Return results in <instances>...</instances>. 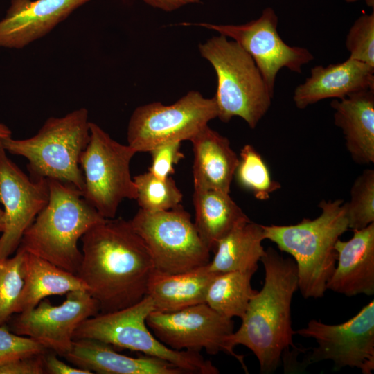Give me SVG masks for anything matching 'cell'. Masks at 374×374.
I'll return each instance as SVG.
<instances>
[{
    "instance_id": "obj_38",
    "label": "cell",
    "mask_w": 374,
    "mask_h": 374,
    "mask_svg": "<svg viewBox=\"0 0 374 374\" xmlns=\"http://www.w3.org/2000/svg\"><path fill=\"white\" fill-rule=\"evenodd\" d=\"M5 229V214L3 209L0 208V233H3Z\"/></svg>"
},
{
    "instance_id": "obj_37",
    "label": "cell",
    "mask_w": 374,
    "mask_h": 374,
    "mask_svg": "<svg viewBox=\"0 0 374 374\" xmlns=\"http://www.w3.org/2000/svg\"><path fill=\"white\" fill-rule=\"evenodd\" d=\"M11 135L12 132L10 128L5 124L0 123V139L10 137Z\"/></svg>"
},
{
    "instance_id": "obj_28",
    "label": "cell",
    "mask_w": 374,
    "mask_h": 374,
    "mask_svg": "<svg viewBox=\"0 0 374 374\" xmlns=\"http://www.w3.org/2000/svg\"><path fill=\"white\" fill-rule=\"evenodd\" d=\"M140 208L148 212L168 211L179 206L183 195L174 179H159L149 171L133 177Z\"/></svg>"
},
{
    "instance_id": "obj_24",
    "label": "cell",
    "mask_w": 374,
    "mask_h": 374,
    "mask_svg": "<svg viewBox=\"0 0 374 374\" xmlns=\"http://www.w3.org/2000/svg\"><path fill=\"white\" fill-rule=\"evenodd\" d=\"M193 201L195 226L211 251L233 229L251 221L229 193L212 189H194Z\"/></svg>"
},
{
    "instance_id": "obj_11",
    "label": "cell",
    "mask_w": 374,
    "mask_h": 374,
    "mask_svg": "<svg viewBox=\"0 0 374 374\" xmlns=\"http://www.w3.org/2000/svg\"><path fill=\"white\" fill-rule=\"evenodd\" d=\"M146 323L161 342L173 350H205L212 355L223 352L235 357L247 372L244 356L229 346V339L234 332L233 319L220 314L206 303L171 312L154 310Z\"/></svg>"
},
{
    "instance_id": "obj_1",
    "label": "cell",
    "mask_w": 374,
    "mask_h": 374,
    "mask_svg": "<svg viewBox=\"0 0 374 374\" xmlns=\"http://www.w3.org/2000/svg\"><path fill=\"white\" fill-rule=\"evenodd\" d=\"M80 239L82 258L76 275L98 302L100 312L125 308L146 296L154 266L130 220L105 219Z\"/></svg>"
},
{
    "instance_id": "obj_31",
    "label": "cell",
    "mask_w": 374,
    "mask_h": 374,
    "mask_svg": "<svg viewBox=\"0 0 374 374\" xmlns=\"http://www.w3.org/2000/svg\"><path fill=\"white\" fill-rule=\"evenodd\" d=\"M349 58L374 67V13L362 14L353 23L346 36Z\"/></svg>"
},
{
    "instance_id": "obj_35",
    "label": "cell",
    "mask_w": 374,
    "mask_h": 374,
    "mask_svg": "<svg viewBox=\"0 0 374 374\" xmlns=\"http://www.w3.org/2000/svg\"><path fill=\"white\" fill-rule=\"evenodd\" d=\"M57 354L50 350L44 353L45 372L48 374H92L93 373L60 360Z\"/></svg>"
},
{
    "instance_id": "obj_21",
    "label": "cell",
    "mask_w": 374,
    "mask_h": 374,
    "mask_svg": "<svg viewBox=\"0 0 374 374\" xmlns=\"http://www.w3.org/2000/svg\"><path fill=\"white\" fill-rule=\"evenodd\" d=\"M190 141L194 154V189H212L229 193L239 159L229 140L207 125Z\"/></svg>"
},
{
    "instance_id": "obj_13",
    "label": "cell",
    "mask_w": 374,
    "mask_h": 374,
    "mask_svg": "<svg viewBox=\"0 0 374 374\" xmlns=\"http://www.w3.org/2000/svg\"><path fill=\"white\" fill-rule=\"evenodd\" d=\"M278 21L273 8L267 7L260 17L244 24L196 25L215 30L239 44L251 56L274 94L276 78L282 68L301 73L302 66L314 59L307 48L289 46L283 40L277 30Z\"/></svg>"
},
{
    "instance_id": "obj_36",
    "label": "cell",
    "mask_w": 374,
    "mask_h": 374,
    "mask_svg": "<svg viewBox=\"0 0 374 374\" xmlns=\"http://www.w3.org/2000/svg\"><path fill=\"white\" fill-rule=\"evenodd\" d=\"M148 5L165 11H172L189 3H199V0H143Z\"/></svg>"
},
{
    "instance_id": "obj_22",
    "label": "cell",
    "mask_w": 374,
    "mask_h": 374,
    "mask_svg": "<svg viewBox=\"0 0 374 374\" xmlns=\"http://www.w3.org/2000/svg\"><path fill=\"white\" fill-rule=\"evenodd\" d=\"M217 274L211 271L208 265L176 274L154 269L148 280L146 295L152 300L155 311H178L205 303L208 288Z\"/></svg>"
},
{
    "instance_id": "obj_8",
    "label": "cell",
    "mask_w": 374,
    "mask_h": 374,
    "mask_svg": "<svg viewBox=\"0 0 374 374\" xmlns=\"http://www.w3.org/2000/svg\"><path fill=\"white\" fill-rule=\"evenodd\" d=\"M89 143L80 159L84 180L82 197L104 218L112 219L124 199H136L130 170L136 152L114 140L94 123H89Z\"/></svg>"
},
{
    "instance_id": "obj_5",
    "label": "cell",
    "mask_w": 374,
    "mask_h": 374,
    "mask_svg": "<svg viewBox=\"0 0 374 374\" xmlns=\"http://www.w3.org/2000/svg\"><path fill=\"white\" fill-rule=\"evenodd\" d=\"M89 123L87 109L80 108L62 117L48 118L32 137L10 136L0 143L6 152L28 159L31 179H55L82 193L84 180L80 159L89 141Z\"/></svg>"
},
{
    "instance_id": "obj_23",
    "label": "cell",
    "mask_w": 374,
    "mask_h": 374,
    "mask_svg": "<svg viewBox=\"0 0 374 374\" xmlns=\"http://www.w3.org/2000/svg\"><path fill=\"white\" fill-rule=\"evenodd\" d=\"M21 270L24 283L18 313L33 310L47 296L87 290V286L76 274L24 250Z\"/></svg>"
},
{
    "instance_id": "obj_29",
    "label": "cell",
    "mask_w": 374,
    "mask_h": 374,
    "mask_svg": "<svg viewBox=\"0 0 374 374\" xmlns=\"http://www.w3.org/2000/svg\"><path fill=\"white\" fill-rule=\"evenodd\" d=\"M344 202L348 229L359 230L374 222V170L366 169L354 181Z\"/></svg>"
},
{
    "instance_id": "obj_32",
    "label": "cell",
    "mask_w": 374,
    "mask_h": 374,
    "mask_svg": "<svg viewBox=\"0 0 374 374\" xmlns=\"http://www.w3.org/2000/svg\"><path fill=\"white\" fill-rule=\"evenodd\" d=\"M47 350L29 337L15 334L6 325L0 326V362L44 353Z\"/></svg>"
},
{
    "instance_id": "obj_33",
    "label": "cell",
    "mask_w": 374,
    "mask_h": 374,
    "mask_svg": "<svg viewBox=\"0 0 374 374\" xmlns=\"http://www.w3.org/2000/svg\"><path fill=\"white\" fill-rule=\"evenodd\" d=\"M181 143L170 142L150 150L152 162L148 171L159 179L170 177L175 172L174 166L184 157L180 151Z\"/></svg>"
},
{
    "instance_id": "obj_2",
    "label": "cell",
    "mask_w": 374,
    "mask_h": 374,
    "mask_svg": "<svg viewBox=\"0 0 374 374\" xmlns=\"http://www.w3.org/2000/svg\"><path fill=\"white\" fill-rule=\"evenodd\" d=\"M260 261L265 269L262 288L251 299L240 328L229 337V346L250 349L262 373H273L283 363L285 371H291L298 355L304 351L292 340L291 303L298 290L296 265L271 247Z\"/></svg>"
},
{
    "instance_id": "obj_16",
    "label": "cell",
    "mask_w": 374,
    "mask_h": 374,
    "mask_svg": "<svg viewBox=\"0 0 374 374\" xmlns=\"http://www.w3.org/2000/svg\"><path fill=\"white\" fill-rule=\"evenodd\" d=\"M89 0H11L0 20V48L20 49L48 34Z\"/></svg>"
},
{
    "instance_id": "obj_4",
    "label": "cell",
    "mask_w": 374,
    "mask_h": 374,
    "mask_svg": "<svg viewBox=\"0 0 374 374\" xmlns=\"http://www.w3.org/2000/svg\"><path fill=\"white\" fill-rule=\"evenodd\" d=\"M49 199L25 231L18 248L77 274L82 253L78 240L104 218L74 186L48 179Z\"/></svg>"
},
{
    "instance_id": "obj_18",
    "label": "cell",
    "mask_w": 374,
    "mask_h": 374,
    "mask_svg": "<svg viewBox=\"0 0 374 374\" xmlns=\"http://www.w3.org/2000/svg\"><path fill=\"white\" fill-rule=\"evenodd\" d=\"M366 89H374V67L348 57L312 68L310 76L295 88L293 100L303 109L323 99H341Z\"/></svg>"
},
{
    "instance_id": "obj_14",
    "label": "cell",
    "mask_w": 374,
    "mask_h": 374,
    "mask_svg": "<svg viewBox=\"0 0 374 374\" xmlns=\"http://www.w3.org/2000/svg\"><path fill=\"white\" fill-rule=\"evenodd\" d=\"M66 295L58 305L44 299L33 310L15 314L6 326L15 334L29 337L63 357L71 348L79 325L100 312L98 302L87 290Z\"/></svg>"
},
{
    "instance_id": "obj_10",
    "label": "cell",
    "mask_w": 374,
    "mask_h": 374,
    "mask_svg": "<svg viewBox=\"0 0 374 374\" xmlns=\"http://www.w3.org/2000/svg\"><path fill=\"white\" fill-rule=\"evenodd\" d=\"M217 114L214 97L204 98L197 91L170 105L154 102L139 106L128 123V145L139 152L170 142L190 141Z\"/></svg>"
},
{
    "instance_id": "obj_19",
    "label": "cell",
    "mask_w": 374,
    "mask_h": 374,
    "mask_svg": "<svg viewBox=\"0 0 374 374\" xmlns=\"http://www.w3.org/2000/svg\"><path fill=\"white\" fill-rule=\"evenodd\" d=\"M62 357L72 365L100 374H186L166 360L149 355L129 357L114 346L93 339L73 340Z\"/></svg>"
},
{
    "instance_id": "obj_34",
    "label": "cell",
    "mask_w": 374,
    "mask_h": 374,
    "mask_svg": "<svg viewBox=\"0 0 374 374\" xmlns=\"http://www.w3.org/2000/svg\"><path fill=\"white\" fill-rule=\"evenodd\" d=\"M45 353L0 362V374H44Z\"/></svg>"
},
{
    "instance_id": "obj_17",
    "label": "cell",
    "mask_w": 374,
    "mask_h": 374,
    "mask_svg": "<svg viewBox=\"0 0 374 374\" xmlns=\"http://www.w3.org/2000/svg\"><path fill=\"white\" fill-rule=\"evenodd\" d=\"M337 265L328 280L326 290L353 296L374 294V222L353 231L347 241L335 244Z\"/></svg>"
},
{
    "instance_id": "obj_12",
    "label": "cell",
    "mask_w": 374,
    "mask_h": 374,
    "mask_svg": "<svg viewBox=\"0 0 374 374\" xmlns=\"http://www.w3.org/2000/svg\"><path fill=\"white\" fill-rule=\"evenodd\" d=\"M294 334L314 339L318 344L307 357L308 364L331 360L336 370L349 366L371 374L374 369L373 300L342 323L330 325L312 319Z\"/></svg>"
},
{
    "instance_id": "obj_26",
    "label": "cell",
    "mask_w": 374,
    "mask_h": 374,
    "mask_svg": "<svg viewBox=\"0 0 374 374\" xmlns=\"http://www.w3.org/2000/svg\"><path fill=\"white\" fill-rule=\"evenodd\" d=\"M253 271L218 273L211 281L205 303L227 318L242 319L248 305L258 292L251 287Z\"/></svg>"
},
{
    "instance_id": "obj_25",
    "label": "cell",
    "mask_w": 374,
    "mask_h": 374,
    "mask_svg": "<svg viewBox=\"0 0 374 374\" xmlns=\"http://www.w3.org/2000/svg\"><path fill=\"white\" fill-rule=\"evenodd\" d=\"M264 240L262 224L249 221L235 227L217 243L208 269L215 273H256L265 253Z\"/></svg>"
},
{
    "instance_id": "obj_20",
    "label": "cell",
    "mask_w": 374,
    "mask_h": 374,
    "mask_svg": "<svg viewBox=\"0 0 374 374\" xmlns=\"http://www.w3.org/2000/svg\"><path fill=\"white\" fill-rule=\"evenodd\" d=\"M334 123L341 130L348 152L360 165L374 162V89L333 100Z\"/></svg>"
},
{
    "instance_id": "obj_3",
    "label": "cell",
    "mask_w": 374,
    "mask_h": 374,
    "mask_svg": "<svg viewBox=\"0 0 374 374\" xmlns=\"http://www.w3.org/2000/svg\"><path fill=\"white\" fill-rule=\"evenodd\" d=\"M320 215L293 225H262L265 239L291 255L296 262L298 290L305 299L321 298L337 262L335 244L348 229L344 202L322 200Z\"/></svg>"
},
{
    "instance_id": "obj_6",
    "label": "cell",
    "mask_w": 374,
    "mask_h": 374,
    "mask_svg": "<svg viewBox=\"0 0 374 374\" xmlns=\"http://www.w3.org/2000/svg\"><path fill=\"white\" fill-rule=\"evenodd\" d=\"M199 50L217 75L214 98L217 117L226 123L239 116L249 127L255 128L269 110L274 94L251 56L236 42L222 35L200 44Z\"/></svg>"
},
{
    "instance_id": "obj_7",
    "label": "cell",
    "mask_w": 374,
    "mask_h": 374,
    "mask_svg": "<svg viewBox=\"0 0 374 374\" xmlns=\"http://www.w3.org/2000/svg\"><path fill=\"white\" fill-rule=\"evenodd\" d=\"M154 310L153 301L146 295L132 305L116 311L99 312L79 325L73 340L93 339L114 347L140 352L172 363L187 374L220 373L199 352L175 350L161 342L146 323L148 315Z\"/></svg>"
},
{
    "instance_id": "obj_39",
    "label": "cell",
    "mask_w": 374,
    "mask_h": 374,
    "mask_svg": "<svg viewBox=\"0 0 374 374\" xmlns=\"http://www.w3.org/2000/svg\"><path fill=\"white\" fill-rule=\"evenodd\" d=\"M346 3H353L359 0H344ZM366 5L371 8H374V0H364Z\"/></svg>"
},
{
    "instance_id": "obj_15",
    "label": "cell",
    "mask_w": 374,
    "mask_h": 374,
    "mask_svg": "<svg viewBox=\"0 0 374 374\" xmlns=\"http://www.w3.org/2000/svg\"><path fill=\"white\" fill-rule=\"evenodd\" d=\"M48 199V179L28 177L9 159L0 143V202L5 214L0 258L16 252L24 233L46 206Z\"/></svg>"
},
{
    "instance_id": "obj_30",
    "label": "cell",
    "mask_w": 374,
    "mask_h": 374,
    "mask_svg": "<svg viewBox=\"0 0 374 374\" xmlns=\"http://www.w3.org/2000/svg\"><path fill=\"white\" fill-rule=\"evenodd\" d=\"M24 250L18 248L12 257L0 258V326H6L18 313L23 287L21 264Z\"/></svg>"
},
{
    "instance_id": "obj_9",
    "label": "cell",
    "mask_w": 374,
    "mask_h": 374,
    "mask_svg": "<svg viewBox=\"0 0 374 374\" xmlns=\"http://www.w3.org/2000/svg\"><path fill=\"white\" fill-rule=\"evenodd\" d=\"M130 222L145 243L156 270L181 273L211 261V251L181 204L159 212L140 208Z\"/></svg>"
},
{
    "instance_id": "obj_27",
    "label": "cell",
    "mask_w": 374,
    "mask_h": 374,
    "mask_svg": "<svg viewBox=\"0 0 374 374\" xmlns=\"http://www.w3.org/2000/svg\"><path fill=\"white\" fill-rule=\"evenodd\" d=\"M234 177L240 187L259 200L268 199L272 193L281 188L280 184L272 179L260 154L250 144L240 150Z\"/></svg>"
}]
</instances>
